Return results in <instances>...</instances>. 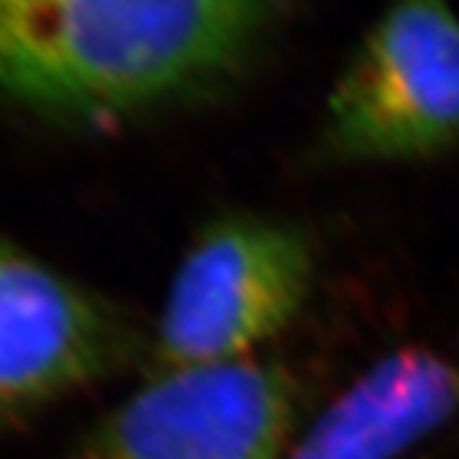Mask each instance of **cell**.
<instances>
[{"label":"cell","instance_id":"obj_3","mask_svg":"<svg viewBox=\"0 0 459 459\" xmlns=\"http://www.w3.org/2000/svg\"><path fill=\"white\" fill-rule=\"evenodd\" d=\"M309 232L281 217L228 212L186 247L151 342V373L253 358L312 294Z\"/></svg>","mask_w":459,"mask_h":459},{"label":"cell","instance_id":"obj_1","mask_svg":"<svg viewBox=\"0 0 459 459\" xmlns=\"http://www.w3.org/2000/svg\"><path fill=\"white\" fill-rule=\"evenodd\" d=\"M291 0H0V100L123 123L225 90Z\"/></svg>","mask_w":459,"mask_h":459},{"label":"cell","instance_id":"obj_2","mask_svg":"<svg viewBox=\"0 0 459 459\" xmlns=\"http://www.w3.org/2000/svg\"><path fill=\"white\" fill-rule=\"evenodd\" d=\"M459 148V13L388 0L332 87L314 156L325 164L431 161Z\"/></svg>","mask_w":459,"mask_h":459},{"label":"cell","instance_id":"obj_5","mask_svg":"<svg viewBox=\"0 0 459 459\" xmlns=\"http://www.w3.org/2000/svg\"><path fill=\"white\" fill-rule=\"evenodd\" d=\"M138 352L120 307L0 238V424L113 376Z\"/></svg>","mask_w":459,"mask_h":459},{"label":"cell","instance_id":"obj_4","mask_svg":"<svg viewBox=\"0 0 459 459\" xmlns=\"http://www.w3.org/2000/svg\"><path fill=\"white\" fill-rule=\"evenodd\" d=\"M304 385L281 362L148 373L72 459H279L301 429Z\"/></svg>","mask_w":459,"mask_h":459},{"label":"cell","instance_id":"obj_6","mask_svg":"<svg viewBox=\"0 0 459 459\" xmlns=\"http://www.w3.org/2000/svg\"><path fill=\"white\" fill-rule=\"evenodd\" d=\"M459 416V358L401 347L299 429L279 459H401Z\"/></svg>","mask_w":459,"mask_h":459}]
</instances>
